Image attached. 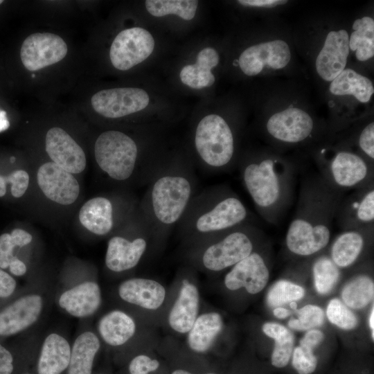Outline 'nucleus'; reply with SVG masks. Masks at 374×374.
I'll return each mask as SVG.
<instances>
[{"label": "nucleus", "mask_w": 374, "mask_h": 374, "mask_svg": "<svg viewBox=\"0 0 374 374\" xmlns=\"http://www.w3.org/2000/svg\"><path fill=\"white\" fill-rule=\"evenodd\" d=\"M345 193L330 186L319 173L303 177L296 211L285 235L290 253L308 257L328 246L337 208Z\"/></svg>", "instance_id": "1"}, {"label": "nucleus", "mask_w": 374, "mask_h": 374, "mask_svg": "<svg viewBox=\"0 0 374 374\" xmlns=\"http://www.w3.org/2000/svg\"><path fill=\"white\" fill-rule=\"evenodd\" d=\"M147 185L139 211L159 242L182 219L197 193V180L190 167L164 163Z\"/></svg>", "instance_id": "2"}, {"label": "nucleus", "mask_w": 374, "mask_h": 374, "mask_svg": "<svg viewBox=\"0 0 374 374\" xmlns=\"http://www.w3.org/2000/svg\"><path fill=\"white\" fill-rule=\"evenodd\" d=\"M239 171L258 215L276 225L292 204L298 169L283 157L265 154L242 161Z\"/></svg>", "instance_id": "3"}, {"label": "nucleus", "mask_w": 374, "mask_h": 374, "mask_svg": "<svg viewBox=\"0 0 374 374\" xmlns=\"http://www.w3.org/2000/svg\"><path fill=\"white\" fill-rule=\"evenodd\" d=\"M253 215L229 186H214L197 193L177 224L180 236L189 246L245 223Z\"/></svg>", "instance_id": "4"}, {"label": "nucleus", "mask_w": 374, "mask_h": 374, "mask_svg": "<svg viewBox=\"0 0 374 374\" xmlns=\"http://www.w3.org/2000/svg\"><path fill=\"white\" fill-rule=\"evenodd\" d=\"M261 233L253 223L243 224L189 246V259L204 271L226 270L256 250Z\"/></svg>", "instance_id": "5"}, {"label": "nucleus", "mask_w": 374, "mask_h": 374, "mask_svg": "<svg viewBox=\"0 0 374 374\" xmlns=\"http://www.w3.org/2000/svg\"><path fill=\"white\" fill-rule=\"evenodd\" d=\"M194 144L206 171L217 173L231 170L235 154L234 136L222 116L211 114L201 119L195 130Z\"/></svg>", "instance_id": "6"}, {"label": "nucleus", "mask_w": 374, "mask_h": 374, "mask_svg": "<svg viewBox=\"0 0 374 374\" xmlns=\"http://www.w3.org/2000/svg\"><path fill=\"white\" fill-rule=\"evenodd\" d=\"M318 173L332 188L346 193L374 181L373 164L348 150L323 148L317 158Z\"/></svg>", "instance_id": "7"}, {"label": "nucleus", "mask_w": 374, "mask_h": 374, "mask_svg": "<svg viewBox=\"0 0 374 374\" xmlns=\"http://www.w3.org/2000/svg\"><path fill=\"white\" fill-rule=\"evenodd\" d=\"M94 155L100 170L113 180L127 181L139 172L137 144L121 131L107 130L100 134L95 143Z\"/></svg>", "instance_id": "8"}, {"label": "nucleus", "mask_w": 374, "mask_h": 374, "mask_svg": "<svg viewBox=\"0 0 374 374\" xmlns=\"http://www.w3.org/2000/svg\"><path fill=\"white\" fill-rule=\"evenodd\" d=\"M152 242L158 243L146 221L139 233L132 238L120 235L112 237L107 242L106 267L116 273L132 269L139 265Z\"/></svg>", "instance_id": "9"}, {"label": "nucleus", "mask_w": 374, "mask_h": 374, "mask_svg": "<svg viewBox=\"0 0 374 374\" xmlns=\"http://www.w3.org/2000/svg\"><path fill=\"white\" fill-rule=\"evenodd\" d=\"M154 40L151 33L140 27L127 28L114 38L109 50L112 65L128 70L146 60L152 53Z\"/></svg>", "instance_id": "10"}, {"label": "nucleus", "mask_w": 374, "mask_h": 374, "mask_svg": "<svg viewBox=\"0 0 374 374\" xmlns=\"http://www.w3.org/2000/svg\"><path fill=\"white\" fill-rule=\"evenodd\" d=\"M148 93L136 87L104 89L91 99L93 109L109 118H121L144 109L149 104Z\"/></svg>", "instance_id": "11"}, {"label": "nucleus", "mask_w": 374, "mask_h": 374, "mask_svg": "<svg viewBox=\"0 0 374 374\" xmlns=\"http://www.w3.org/2000/svg\"><path fill=\"white\" fill-rule=\"evenodd\" d=\"M334 221L342 231L374 225V181L344 195Z\"/></svg>", "instance_id": "12"}, {"label": "nucleus", "mask_w": 374, "mask_h": 374, "mask_svg": "<svg viewBox=\"0 0 374 374\" xmlns=\"http://www.w3.org/2000/svg\"><path fill=\"white\" fill-rule=\"evenodd\" d=\"M67 51V45L60 36L49 33H37L25 39L20 57L26 69L34 71L60 62L66 56Z\"/></svg>", "instance_id": "13"}, {"label": "nucleus", "mask_w": 374, "mask_h": 374, "mask_svg": "<svg viewBox=\"0 0 374 374\" xmlns=\"http://www.w3.org/2000/svg\"><path fill=\"white\" fill-rule=\"evenodd\" d=\"M44 307V297L36 292L15 299L0 311V336H12L33 326L41 317Z\"/></svg>", "instance_id": "14"}, {"label": "nucleus", "mask_w": 374, "mask_h": 374, "mask_svg": "<svg viewBox=\"0 0 374 374\" xmlns=\"http://www.w3.org/2000/svg\"><path fill=\"white\" fill-rule=\"evenodd\" d=\"M314 127L312 117L296 107L275 113L266 123V130L271 137L288 144L305 141L311 136Z\"/></svg>", "instance_id": "15"}, {"label": "nucleus", "mask_w": 374, "mask_h": 374, "mask_svg": "<svg viewBox=\"0 0 374 374\" xmlns=\"http://www.w3.org/2000/svg\"><path fill=\"white\" fill-rule=\"evenodd\" d=\"M269 278L266 260L260 251L255 250L230 268L224 276V283L231 291L244 288L248 293L255 294L264 289Z\"/></svg>", "instance_id": "16"}, {"label": "nucleus", "mask_w": 374, "mask_h": 374, "mask_svg": "<svg viewBox=\"0 0 374 374\" xmlns=\"http://www.w3.org/2000/svg\"><path fill=\"white\" fill-rule=\"evenodd\" d=\"M37 180L44 195L61 205L73 204L80 194V185L73 174L53 161L40 166Z\"/></svg>", "instance_id": "17"}, {"label": "nucleus", "mask_w": 374, "mask_h": 374, "mask_svg": "<svg viewBox=\"0 0 374 374\" xmlns=\"http://www.w3.org/2000/svg\"><path fill=\"white\" fill-rule=\"evenodd\" d=\"M290 58L288 44L276 39L248 47L240 55L238 64L244 74L253 76L258 74L265 65L274 69H283Z\"/></svg>", "instance_id": "18"}, {"label": "nucleus", "mask_w": 374, "mask_h": 374, "mask_svg": "<svg viewBox=\"0 0 374 374\" xmlns=\"http://www.w3.org/2000/svg\"><path fill=\"white\" fill-rule=\"evenodd\" d=\"M45 145L52 161L67 172L79 174L85 169L84 152L63 129L51 128L46 135Z\"/></svg>", "instance_id": "19"}, {"label": "nucleus", "mask_w": 374, "mask_h": 374, "mask_svg": "<svg viewBox=\"0 0 374 374\" xmlns=\"http://www.w3.org/2000/svg\"><path fill=\"white\" fill-rule=\"evenodd\" d=\"M199 305L200 295L197 286L189 278H184L168 314L170 329L176 333L186 335L199 314Z\"/></svg>", "instance_id": "20"}, {"label": "nucleus", "mask_w": 374, "mask_h": 374, "mask_svg": "<svg viewBox=\"0 0 374 374\" xmlns=\"http://www.w3.org/2000/svg\"><path fill=\"white\" fill-rule=\"evenodd\" d=\"M102 299L98 283L93 280H85L64 290L59 295L57 304L72 317L86 318L98 310Z\"/></svg>", "instance_id": "21"}, {"label": "nucleus", "mask_w": 374, "mask_h": 374, "mask_svg": "<svg viewBox=\"0 0 374 374\" xmlns=\"http://www.w3.org/2000/svg\"><path fill=\"white\" fill-rule=\"evenodd\" d=\"M349 55V36L346 30L330 31L316 60V69L319 76L332 81L345 69Z\"/></svg>", "instance_id": "22"}, {"label": "nucleus", "mask_w": 374, "mask_h": 374, "mask_svg": "<svg viewBox=\"0 0 374 374\" xmlns=\"http://www.w3.org/2000/svg\"><path fill=\"white\" fill-rule=\"evenodd\" d=\"M121 300L147 310H157L164 303L166 290L159 281L134 277L122 281L118 287Z\"/></svg>", "instance_id": "23"}, {"label": "nucleus", "mask_w": 374, "mask_h": 374, "mask_svg": "<svg viewBox=\"0 0 374 374\" xmlns=\"http://www.w3.org/2000/svg\"><path fill=\"white\" fill-rule=\"evenodd\" d=\"M373 230L374 225L345 230L335 238L329 256L337 267L347 268L356 262L373 237Z\"/></svg>", "instance_id": "24"}, {"label": "nucleus", "mask_w": 374, "mask_h": 374, "mask_svg": "<svg viewBox=\"0 0 374 374\" xmlns=\"http://www.w3.org/2000/svg\"><path fill=\"white\" fill-rule=\"evenodd\" d=\"M71 345L58 332L48 334L42 341L38 357V374H61L69 366Z\"/></svg>", "instance_id": "25"}, {"label": "nucleus", "mask_w": 374, "mask_h": 374, "mask_svg": "<svg viewBox=\"0 0 374 374\" xmlns=\"http://www.w3.org/2000/svg\"><path fill=\"white\" fill-rule=\"evenodd\" d=\"M137 325L134 319L121 310H112L98 320V334L107 345L118 347L129 342L136 332Z\"/></svg>", "instance_id": "26"}, {"label": "nucleus", "mask_w": 374, "mask_h": 374, "mask_svg": "<svg viewBox=\"0 0 374 374\" xmlns=\"http://www.w3.org/2000/svg\"><path fill=\"white\" fill-rule=\"evenodd\" d=\"M79 220L88 231L97 235H105L114 225V206L105 197L89 199L79 211Z\"/></svg>", "instance_id": "27"}, {"label": "nucleus", "mask_w": 374, "mask_h": 374, "mask_svg": "<svg viewBox=\"0 0 374 374\" xmlns=\"http://www.w3.org/2000/svg\"><path fill=\"white\" fill-rule=\"evenodd\" d=\"M223 319L217 312L199 314L186 334L188 348L196 353H205L213 345L223 328Z\"/></svg>", "instance_id": "28"}, {"label": "nucleus", "mask_w": 374, "mask_h": 374, "mask_svg": "<svg viewBox=\"0 0 374 374\" xmlns=\"http://www.w3.org/2000/svg\"><path fill=\"white\" fill-rule=\"evenodd\" d=\"M100 346L101 341L94 332L85 330L80 333L71 346L67 374H91Z\"/></svg>", "instance_id": "29"}, {"label": "nucleus", "mask_w": 374, "mask_h": 374, "mask_svg": "<svg viewBox=\"0 0 374 374\" xmlns=\"http://www.w3.org/2000/svg\"><path fill=\"white\" fill-rule=\"evenodd\" d=\"M219 59L218 53L214 48H203L198 53L194 64H188L181 69L179 75L181 82L195 89L211 86L215 82L211 69L218 64Z\"/></svg>", "instance_id": "30"}, {"label": "nucleus", "mask_w": 374, "mask_h": 374, "mask_svg": "<svg viewBox=\"0 0 374 374\" xmlns=\"http://www.w3.org/2000/svg\"><path fill=\"white\" fill-rule=\"evenodd\" d=\"M331 93L337 96L353 95L361 103H368L374 93L371 80L351 69H345L330 85Z\"/></svg>", "instance_id": "31"}, {"label": "nucleus", "mask_w": 374, "mask_h": 374, "mask_svg": "<svg viewBox=\"0 0 374 374\" xmlns=\"http://www.w3.org/2000/svg\"><path fill=\"white\" fill-rule=\"evenodd\" d=\"M262 330L267 336L275 341L271 356V364L276 368L286 366L294 350L293 333L284 326L274 322L264 323Z\"/></svg>", "instance_id": "32"}, {"label": "nucleus", "mask_w": 374, "mask_h": 374, "mask_svg": "<svg viewBox=\"0 0 374 374\" xmlns=\"http://www.w3.org/2000/svg\"><path fill=\"white\" fill-rule=\"evenodd\" d=\"M353 32L349 38V48L356 51L359 61H366L374 55V20L369 17L356 19Z\"/></svg>", "instance_id": "33"}, {"label": "nucleus", "mask_w": 374, "mask_h": 374, "mask_svg": "<svg viewBox=\"0 0 374 374\" xmlns=\"http://www.w3.org/2000/svg\"><path fill=\"white\" fill-rule=\"evenodd\" d=\"M373 280L365 274L353 277L341 290V298L345 304L355 310L364 308L373 300Z\"/></svg>", "instance_id": "34"}, {"label": "nucleus", "mask_w": 374, "mask_h": 374, "mask_svg": "<svg viewBox=\"0 0 374 374\" xmlns=\"http://www.w3.org/2000/svg\"><path fill=\"white\" fill-rule=\"evenodd\" d=\"M148 12L154 17L177 15L184 20L194 18L198 1L195 0H147L145 1Z\"/></svg>", "instance_id": "35"}, {"label": "nucleus", "mask_w": 374, "mask_h": 374, "mask_svg": "<svg viewBox=\"0 0 374 374\" xmlns=\"http://www.w3.org/2000/svg\"><path fill=\"white\" fill-rule=\"evenodd\" d=\"M312 274L317 292L320 294H327L337 283L341 272L330 256L323 255L315 259Z\"/></svg>", "instance_id": "36"}, {"label": "nucleus", "mask_w": 374, "mask_h": 374, "mask_svg": "<svg viewBox=\"0 0 374 374\" xmlns=\"http://www.w3.org/2000/svg\"><path fill=\"white\" fill-rule=\"evenodd\" d=\"M305 290L300 285L286 280L276 282L267 295V303L270 307H279L286 303L301 299Z\"/></svg>", "instance_id": "37"}, {"label": "nucleus", "mask_w": 374, "mask_h": 374, "mask_svg": "<svg viewBox=\"0 0 374 374\" xmlns=\"http://www.w3.org/2000/svg\"><path fill=\"white\" fill-rule=\"evenodd\" d=\"M326 314L331 323L341 329L352 330L358 323L356 315L337 299L330 300L327 306Z\"/></svg>", "instance_id": "38"}, {"label": "nucleus", "mask_w": 374, "mask_h": 374, "mask_svg": "<svg viewBox=\"0 0 374 374\" xmlns=\"http://www.w3.org/2000/svg\"><path fill=\"white\" fill-rule=\"evenodd\" d=\"M298 319L292 318L288 322L290 328L296 330H306L320 326L324 321L323 310L315 305H306L297 312Z\"/></svg>", "instance_id": "39"}, {"label": "nucleus", "mask_w": 374, "mask_h": 374, "mask_svg": "<svg viewBox=\"0 0 374 374\" xmlns=\"http://www.w3.org/2000/svg\"><path fill=\"white\" fill-rule=\"evenodd\" d=\"M292 364L299 374H311L317 368V359L313 350L299 346L293 350Z\"/></svg>", "instance_id": "40"}, {"label": "nucleus", "mask_w": 374, "mask_h": 374, "mask_svg": "<svg viewBox=\"0 0 374 374\" xmlns=\"http://www.w3.org/2000/svg\"><path fill=\"white\" fill-rule=\"evenodd\" d=\"M358 147L364 158L373 164L374 160V123L366 125L361 131L357 141Z\"/></svg>", "instance_id": "41"}, {"label": "nucleus", "mask_w": 374, "mask_h": 374, "mask_svg": "<svg viewBox=\"0 0 374 374\" xmlns=\"http://www.w3.org/2000/svg\"><path fill=\"white\" fill-rule=\"evenodd\" d=\"M159 366L160 363L157 359L140 354L130 361L128 369L130 374H149L157 371Z\"/></svg>", "instance_id": "42"}, {"label": "nucleus", "mask_w": 374, "mask_h": 374, "mask_svg": "<svg viewBox=\"0 0 374 374\" xmlns=\"http://www.w3.org/2000/svg\"><path fill=\"white\" fill-rule=\"evenodd\" d=\"M7 183L11 184L10 192L14 197H21L29 184V175L24 170H17L6 177Z\"/></svg>", "instance_id": "43"}, {"label": "nucleus", "mask_w": 374, "mask_h": 374, "mask_svg": "<svg viewBox=\"0 0 374 374\" xmlns=\"http://www.w3.org/2000/svg\"><path fill=\"white\" fill-rule=\"evenodd\" d=\"M17 283L9 274L0 269V298L10 296L15 291Z\"/></svg>", "instance_id": "44"}, {"label": "nucleus", "mask_w": 374, "mask_h": 374, "mask_svg": "<svg viewBox=\"0 0 374 374\" xmlns=\"http://www.w3.org/2000/svg\"><path fill=\"white\" fill-rule=\"evenodd\" d=\"M14 357L11 352L0 343V374H12Z\"/></svg>", "instance_id": "45"}, {"label": "nucleus", "mask_w": 374, "mask_h": 374, "mask_svg": "<svg viewBox=\"0 0 374 374\" xmlns=\"http://www.w3.org/2000/svg\"><path fill=\"white\" fill-rule=\"evenodd\" d=\"M324 337V334L321 330L312 329L301 339L300 346L313 350L323 341Z\"/></svg>", "instance_id": "46"}, {"label": "nucleus", "mask_w": 374, "mask_h": 374, "mask_svg": "<svg viewBox=\"0 0 374 374\" xmlns=\"http://www.w3.org/2000/svg\"><path fill=\"white\" fill-rule=\"evenodd\" d=\"M16 247H24L32 241L31 234L21 229H15L10 233Z\"/></svg>", "instance_id": "47"}, {"label": "nucleus", "mask_w": 374, "mask_h": 374, "mask_svg": "<svg viewBox=\"0 0 374 374\" xmlns=\"http://www.w3.org/2000/svg\"><path fill=\"white\" fill-rule=\"evenodd\" d=\"M238 2L245 6L271 8L285 4L287 1L283 0H239Z\"/></svg>", "instance_id": "48"}, {"label": "nucleus", "mask_w": 374, "mask_h": 374, "mask_svg": "<svg viewBox=\"0 0 374 374\" xmlns=\"http://www.w3.org/2000/svg\"><path fill=\"white\" fill-rule=\"evenodd\" d=\"M15 247L10 233L0 235V255H12Z\"/></svg>", "instance_id": "49"}, {"label": "nucleus", "mask_w": 374, "mask_h": 374, "mask_svg": "<svg viewBox=\"0 0 374 374\" xmlns=\"http://www.w3.org/2000/svg\"><path fill=\"white\" fill-rule=\"evenodd\" d=\"M8 267L10 273L16 276L24 275L27 270L25 263L16 256L12 258Z\"/></svg>", "instance_id": "50"}, {"label": "nucleus", "mask_w": 374, "mask_h": 374, "mask_svg": "<svg viewBox=\"0 0 374 374\" xmlns=\"http://www.w3.org/2000/svg\"><path fill=\"white\" fill-rule=\"evenodd\" d=\"M10 126V123L6 116V112L0 109V132L6 130Z\"/></svg>", "instance_id": "51"}, {"label": "nucleus", "mask_w": 374, "mask_h": 374, "mask_svg": "<svg viewBox=\"0 0 374 374\" xmlns=\"http://www.w3.org/2000/svg\"><path fill=\"white\" fill-rule=\"evenodd\" d=\"M273 313L274 316L278 319H285L290 314V312L288 310L282 307L276 308L274 310Z\"/></svg>", "instance_id": "52"}, {"label": "nucleus", "mask_w": 374, "mask_h": 374, "mask_svg": "<svg viewBox=\"0 0 374 374\" xmlns=\"http://www.w3.org/2000/svg\"><path fill=\"white\" fill-rule=\"evenodd\" d=\"M15 257L12 255H0V268L6 269L8 267L11 260Z\"/></svg>", "instance_id": "53"}, {"label": "nucleus", "mask_w": 374, "mask_h": 374, "mask_svg": "<svg viewBox=\"0 0 374 374\" xmlns=\"http://www.w3.org/2000/svg\"><path fill=\"white\" fill-rule=\"evenodd\" d=\"M6 177L0 175V197H3L6 193Z\"/></svg>", "instance_id": "54"}, {"label": "nucleus", "mask_w": 374, "mask_h": 374, "mask_svg": "<svg viewBox=\"0 0 374 374\" xmlns=\"http://www.w3.org/2000/svg\"><path fill=\"white\" fill-rule=\"evenodd\" d=\"M369 326L371 330H372V339H374V310L373 307L372 308V311L369 317Z\"/></svg>", "instance_id": "55"}, {"label": "nucleus", "mask_w": 374, "mask_h": 374, "mask_svg": "<svg viewBox=\"0 0 374 374\" xmlns=\"http://www.w3.org/2000/svg\"><path fill=\"white\" fill-rule=\"evenodd\" d=\"M171 374H193L184 369H176L172 372Z\"/></svg>", "instance_id": "56"}, {"label": "nucleus", "mask_w": 374, "mask_h": 374, "mask_svg": "<svg viewBox=\"0 0 374 374\" xmlns=\"http://www.w3.org/2000/svg\"><path fill=\"white\" fill-rule=\"evenodd\" d=\"M290 305L294 310H295L296 308V307H297V305H296L295 301L291 302Z\"/></svg>", "instance_id": "57"}, {"label": "nucleus", "mask_w": 374, "mask_h": 374, "mask_svg": "<svg viewBox=\"0 0 374 374\" xmlns=\"http://www.w3.org/2000/svg\"><path fill=\"white\" fill-rule=\"evenodd\" d=\"M1 3H3V1L0 0V4H1Z\"/></svg>", "instance_id": "58"}, {"label": "nucleus", "mask_w": 374, "mask_h": 374, "mask_svg": "<svg viewBox=\"0 0 374 374\" xmlns=\"http://www.w3.org/2000/svg\"><path fill=\"white\" fill-rule=\"evenodd\" d=\"M24 374H30V373H24Z\"/></svg>", "instance_id": "59"}]
</instances>
